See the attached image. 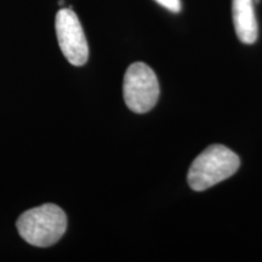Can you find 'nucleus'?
Returning a JSON list of instances; mask_svg holds the SVG:
<instances>
[{"instance_id":"nucleus-1","label":"nucleus","mask_w":262,"mask_h":262,"mask_svg":"<svg viewBox=\"0 0 262 262\" xmlns=\"http://www.w3.org/2000/svg\"><path fill=\"white\" fill-rule=\"evenodd\" d=\"M16 227L28 244L48 248L63 237L67 229V216L60 206L44 204L25 211L17 219Z\"/></svg>"},{"instance_id":"nucleus-2","label":"nucleus","mask_w":262,"mask_h":262,"mask_svg":"<svg viewBox=\"0 0 262 262\" xmlns=\"http://www.w3.org/2000/svg\"><path fill=\"white\" fill-rule=\"evenodd\" d=\"M241 159L233 150L222 145H212L193 160L188 170V185L196 192L217 185L237 172Z\"/></svg>"},{"instance_id":"nucleus-3","label":"nucleus","mask_w":262,"mask_h":262,"mask_svg":"<svg viewBox=\"0 0 262 262\" xmlns=\"http://www.w3.org/2000/svg\"><path fill=\"white\" fill-rule=\"evenodd\" d=\"M123 94L130 111L149 112L159 98V83L152 68L143 62L130 64L124 75Z\"/></svg>"},{"instance_id":"nucleus-4","label":"nucleus","mask_w":262,"mask_h":262,"mask_svg":"<svg viewBox=\"0 0 262 262\" xmlns=\"http://www.w3.org/2000/svg\"><path fill=\"white\" fill-rule=\"evenodd\" d=\"M58 45L66 60L73 66H84L89 60V47L84 29L72 8L61 9L55 19Z\"/></svg>"},{"instance_id":"nucleus-5","label":"nucleus","mask_w":262,"mask_h":262,"mask_svg":"<svg viewBox=\"0 0 262 262\" xmlns=\"http://www.w3.org/2000/svg\"><path fill=\"white\" fill-rule=\"evenodd\" d=\"M232 16L239 40L244 44H254L258 34L254 0H232Z\"/></svg>"},{"instance_id":"nucleus-6","label":"nucleus","mask_w":262,"mask_h":262,"mask_svg":"<svg viewBox=\"0 0 262 262\" xmlns=\"http://www.w3.org/2000/svg\"><path fill=\"white\" fill-rule=\"evenodd\" d=\"M156 2L171 12H180L181 10V0H156Z\"/></svg>"}]
</instances>
